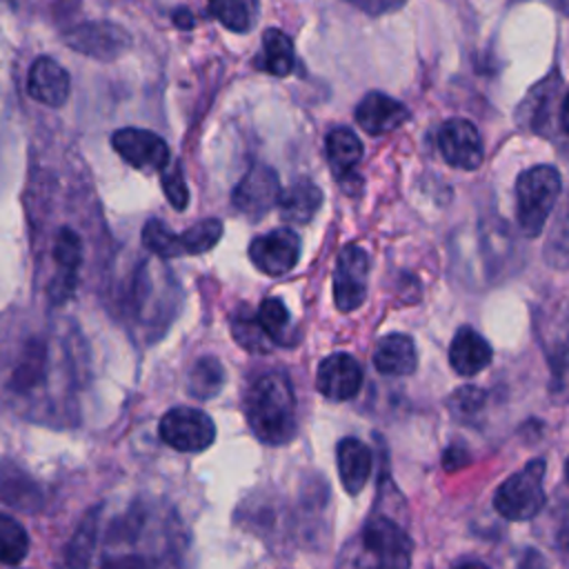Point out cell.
<instances>
[{
	"label": "cell",
	"instance_id": "cell-4",
	"mask_svg": "<svg viewBox=\"0 0 569 569\" xmlns=\"http://www.w3.org/2000/svg\"><path fill=\"white\" fill-rule=\"evenodd\" d=\"M545 469L547 462L542 458L529 460L520 471L509 476L493 493L496 511L513 522L531 520L545 507Z\"/></svg>",
	"mask_w": 569,
	"mask_h": 569
},
{
	"label": "cell",
	"instance_id": "cell-5",
	"mask_svg": "<svg viewBox=\"0 0 569 569\" xmlns=\"http://www.w3.org/2000/svg\"><path fill=\"white\" fill-rule=\"evenodd\" d=\"M158 433L176 451L200 453L213 445L216 425L202 409L173 407L160 418Z\"/></svg>",
	"mask_w": 569,
	"mask_h": 569
},
{
	"label": "cell",
	"instance_id": "cell-29",
	"mask_svg": "<svg viewBox=\"0 0 569 569\" xmlns=\"http://www.w3.org/2000/svg\"><path fill=\"white\" fill-rule=\"evenodd\" d=\"M142 244L158 258H178L182 253L180 233H173L162 220L151 218L142 227Z\"/></svg>",
	"mask_w": 569,
	"mask_h": 569
},
{
	"label": "cell",
	"instance_id": "cell-1",
	"mask_svg": "<svg viewBox=\"0 0 569 569\" xmlns=\"http://www.w3.org/2000/svg\"><path fill=\"white\" fill-rule=\"evenodd\" d=\"M244 416L253 436L271 447L287 445L298 433L296 396L282 371L262 373L247 391Z\"/></svg>",
	"mask_w": 569,
	"mask_h": 569
},
{
	"label": "cell",
	"instance_id": "cell-38",
	"mask_svg": "<svg viewBox=\"0 0 569 569\" xmlns=\"http://www.w3.org/2000/svg\"><path fill=\"white\" fill-rule=\"evenodd\" d=\"M173 22H176V27H182V29H191L193 27V18H191V13L187 9L176 11L173 13Z\"/></svg>",
	"mask_w": 569,
	"mask_h": 569
},
{
	"label": "cell",
	"instance_id": "cell-6",
	"mask_svg": "<svg viewBox=\"0 0 569 569\" xmlns=\"http://www.w3.org/2000/svg\"><path fill=\"white\" fill-rule=\"evenodd\" d=\"M280 196H282V189H280L278 173L271 167L256 162L247 169V173L236 184L231 193V202L242 216L251 220H260L267 211H271L280 202Z\"/></svg>",
	"mask_w": 569,
	"mask_h": 569
},
{
	"label": "cell",
	"instance_id": "cell-35",
	"mask_svg": "<svg viewBox=\"0 0 569 569\" xmlns=\"http://www.w3.org/2000/svg\"><path fill=\"white\" fill-rule=\"evenodd\" d=\"M347 2L358 7L365 13H371V16H380V13L393 11L400 4H405V0H347Z\"/></svg>",
	"mask_w": 569,
	"mask_h": 569
},
{
	"label": "cell",
	"instance_id": "cell-40",
	"mask_svg": "<svg viewBox=\"0 0 569 569\" xmlns=\"http://www.w3.org/2000/svg\"><path fill=\"white\" fill-rule=\"evenodd\" d=\"M565 476H567V482H569V458H567V462H565Z\"/></svg>",
	"mask_w": 569,
	"mask_h": 569
},
{
	"label": "cell",
	"instance_id": "cell-27",
	"mask_svg": "<svg viewBox=\"0 0 569 569\" xmlns=\"http://www.w3.org/2000/svg\"><path fill=\"white\" fill-rule=\"evenodd\" d=\"M209 13L227 29L244 33L256 24L258 0H209Z\"/></svg>",
	"mask_w": 569,
	"mask_h": 569
},
{
	"label": "cell",
	"instance_id": "cell-22",
	"mask_svg": "<svg viewBox=\"0 0 569 569\" xmlns=\"http://www.w3.org/2000/svg\"><path fill=\"white\" fill-rule=\"evenodd\" d=\"M258 320L264 329V333L271 338L273 345L278 347H296L300 340V331L296 329L289 309L284 307V302L276 296H269L260 302L258 307Z\"/></svg>",
	"mask_w": 569,
	"mask_h": 569
},
{
	"label": "cell",
	"instance_id": "cell-32",
	"mask_svg": "<svg viewBox=\"0 0 569 569\" xmlns=\"http://www.w3.org/2000/svg\"><path fill=\"white\" fill-rule=\"evenodd\" d=\"M160 180H162V189H164V196L171 202V207L178 209V211L187 209V204H189V189H187L180 162H169L160 171Z\"/></svg>",
	"mask_w": 569,
	"mask_h": 569
},
{
	"label": "cell",
	"instance_id": "cell-25",
	"mask_svg": "<svg viewBox=\"0 0 569 569\" xmlns=\"http://www.w3.org/2000/svg\"><path fill=\"white\" fill-rule=\"evenodd\" d=\"M293 62H296V56H293L291 38L276 27L267 29L262 33L260 67L271 76H287V73H291Z\"/></svg>",
	"mask_w": 569,
	"mask_h": 569
},
{
	"label": "cell",
	"instance_id": "cell-2",
	"mask_svg": "<svg viewBox=\"0 0 569 569\" xmlns=\"http://www.w3.org/2000/svg\"><path fill=\"white\" fill-rule=\"evenodd\" d=\"M411 553L413 545L405 527L391 516L371 513L342 545L336 569H411Z\"/></svg>",
	"mask_w": 569,
	"mask_h": 569
},
{
	"label": "cell",
	"instance_id": "cell-28",
	"mask_svg": "<svg viewBox=\"0 0 569 569\" xmlns=\"http://www.w3.org/2000/svg\"><path fill=\"white\" fill-rule=\"evenodd\" d=\"M220 238H222V222L218 218H204L180 233L182 253L184 256L207 253L218 244Z\"/></svg>",
	"mask_w": 569,
	"mask_h": 569
},
{
	"label": "cell",
	"instance_id": "cell-39",
	"mask_svg": "<svg viewBox=\"0 0 569 569\" xmlns=\"http://www.w3.org/2000/svg\"><path fill=\"white\" fill-rule=\"evenodd\" d=\"M453 569H489V567H485L482 562H476V560H465V562H458Z\"/></svg>",
	"mask_w": 569,
	"mask_h": 569
},
{
	"label": "cell",
	"instance_id": "cell-17",
	"mask_svg": "<svg viewBox=\"0 0 569 569\" xmlns=\"http://www.w3.org/2000/svg\"><path fill=\"white\" fill-rule=\"evenodd\" d=\"M371 360L382 376H409L418 367L416 342L407 333H387L378 340Z\"/></svg>",
	"mask_w": 569,
	"mask_h": 569
},
{
	"label": "cell",
	"instance_id": "cell-36",
	"mask_svg": "<svg viewBox=\"0 0 569 569\" xmlns=\"http://www.w3.org/2000/svg\"><path fill=\"white\" fill-rule=\"evenodd\" d=\"M518 569H547V565L536 549H525L522 558L518 560Z\"/></svg>",
	"mask_w": 569,
	"mask_h": 569
},
{
	"label": "cell",
	"instance_id": "cell-23",
	"mask_svg": "<svg viewBox=\"0 0 569 569\" xmlns=\"http://www.w3.org/2000/svg\"><path fill=\"white\" fill-rule=\"evenodd\" d=\"M327 160L336 178H347L362 160L360 138L345 127L329 131L327 136Z\"/></svg>",
	"mask_w": 569,
	"mask_h": 569
},
{
	"label": "cell",
	"instance_id": "cell-3",
	"mask_svg": "<svg viewBox=\"0 0 569 569\" xmlns=\"http://www.w3.org/2000/svg\"><path fill=\"white\" fill-rule=\"evenodd\" d=\"M562 189L560 173L549 164L525 169L516 180V218L527 238L540 236Z\"/></svg>",
	"mask_w": 569,
	"mask_h": 569
},
{
	"label": "cell",
	"instance_id": "cell-33",
	"mask_svg": "<svg viewBox=\"0 0 569 569\" xmlns=\"http://www.w3.org/2000/svg\"><path fill=\"white\" fill-rule=\"evenodd\" d=\"M485 400H487V393L480 387L465 385V387H460V389H456L451 393L449 409L456 416H473V413H478L485 407Z\"/></svg>",
	"mask_w": 569,
	"mask_h": 569
},
{
	"label": "cell",
	"instance_id": "cell-30",
	"mask_svg": "<svg viewBox=\"0 0 569 569\" xmlns=\"http://www.w3.org/2000/svg\"><path fill=\"white\" fill-rule=\"evenodd\" d=\"M0 558L4 565H18L29 551V536L24 527L9 513L0 520Z\"/></svg>",
	"mask_w": 569,
	"mask_h": 569
},
{
	"label": "cell",
	"instance_id": "cell-26",
	"mask_svg": "<svg viewBox=\"0 0 569 569\" xmlns=\"http://www.w3.org/2000/svg\"><path fill=\"white\" fill-rule=\"evenodd\" d=\"M231 336L242 349L251 353H267L273 345L271 338L264 333L258 313H251V309H247L244 305L238 307L231 316Z\"/></svg>",
	"mask_w": 569,
	"mask_h": 569
},
{
	"label": "cell",
	"instance_id": "cell-18",
	"mask_svg": "<svg viewBox=\"0 0 569 569\" xmlns=\"http://www.w3.org/2000/svg\"><path fill=\"white\" fill-rule=\"evenodd\" d=\"M47 367H49V349H47V342L40 340V338H29L20 353H18V360L13 365V371H11V380H9V387L16 391V393H29L33 391L38 385H42L44 380V373H47Z\"/></svg>",
	"mask_w": 569,
	"mask_h": 569
},
{
	"label": "cell",
	"instance_id": "cell-34",
	"mask_svg": "<svg viewBox=\"0 0 569 569\" xmlns=\"http://www.w3.org/2000/svg\"><path fill=\"white\" fill-rule=\"evenodd\" d=\"M469 451H467V447H462V445H449L447 449H445V453H442V467L447 469V471H458V469H462V467H467L469 465Z\"/></svg>",
	"mask_w": 569,
	"mask_h": 569
},
{
	"label": "cell",
	"instance_id": "cell-9",
	"mask_svg": "<svg viewBox=\"0 0 569 569\" xmlns=\"http://www.w3.org/2000/svg\"><path fill=\"white\" fill-rule=\"evenodd\" d=\"M51 253H53L56 271H53L51 282L47 284V293L53 305H60V302H67L78 287V271H80L82 256H84L82 238L73 229L62 227V229H58V233L53 238Z\"/></svg>",
	"mask_w": 569,
	"mask_h": 569
},
{
	"label": "cell",
	"instance_id": "cell-14",
	"mask_svg": "<svg viewBox=\"0 0 569 569\" xmlns=\"http://www.w3.org/2000/svg\"><path fill=\"white\" fill-rule=\"evenodd\" d=\"M407 118L409 109L400 100L380 91H369L356 107L358 124L371 136L389 133L398 129Z\"/></svg>",
	"mask_w": 569,
	"mask_h": 569
},
{
	"label": "cell",
	"instance_id": "cell-12",
	"mask_svg": "<svg viewBox=\"0 0 569 569\" xmlns=\"http://www.w3.org/2000/svg\"><path fill=\"white\" fill-rule=\"evenodd\" d=\"M362 378L365 373L360 362L353 356L338 351L320 360L316 371V387L325 398L333 402H347L358 396Z\"/></svg>",
	"mask_w": 569,
	"mask_h": 569
},
{
	"label": "cell",
	"instance_id": "cell-21",
	"mask_svg": "<svg viewBox=\"0 0 569 569\" xmlns=\"http://www.w3.org/2000/svg\"><path fill=\"white\" fill-rule=\"evenodd\" d=\"M322 204V191L316 182L302 178L291 182L280 196V216L293 224H307Z\"/></svg>",
	"mask_w": 569,
	"mask_h": 569
},
{
	"label": "cell",
	"instance_id": "cell-11",
	"mask_svg": "<svg viewBox=\"0 0 569 569\" xmlns=\"http://www.w3.org/2000/svg\"><path fill=\"white\" fill-rule=\"evenodd\" d=\"M438 149L447 164L473 171L482 164V140L476 124L467 118H451L438 131Z\"/></svg>",
	"mask_w": 569,
	"mask_h": 569
},
{
	"label": "cell",
	"instance_id": "cell-8",
	"mask_svg": "<svg viewBox=\"0 0 569 569\" xmlns=\"http://www.w3.org/2000/svg\"><path fill=\"white\" fill-rule=\"evenodd\" d=\"M249 258L267 276H284L300 260V238L293 229L280 227L251 240Z\"/></svg>",
	"mask_w": 569,
	"mask_h": 569
},
{
	"label": "cell",
	"instance_id": "cell-15",
	"mask_svg": "<svg viewBox=\"0 0 569 569\" xmlns=\"http://www.w3.org/2000/svg\"><path fill=\"white\" fill-rule=\"evenodd\" d=\"M336 465L342 489L349 496H358L371 478L373 453L362 440L347 436L336 445Z\"/></svg>",
	"mask_w": 569,
	"mask_h": 569
},
{
	"label": "cell",
	"instance_id": "cell-37",
	"mask_svg": "<svg viewBox=\"0 0 569 569\" xmlns=\"http://www.w3.org/2000/svg\"><path fill=\"white\" fill-rule=\"evenodd\" d=\"M558 122H560V129L569 136V91L565 93L562 102H560V113H558Z\"/></svg>",
	"mask_w": 569,
	"mask_h": 569
},
{
	"label": "cell",
	"instance_id": "cell-16",
	"mask_svg": "<svg viewBox=\"0 0 569 569\" xmlns=\"http://www.w3.org/2000/svg\"><path fill=\"white\" fill-rule=\"evenodd\" d=\"M493 358L491 345L471 327H460L449 345V365L458 376L480 373Z\"/></svg>",
	"mask_w": 569,
	"mask_h": 569
},
{
	"label": "cell",
	"instance_id": "cell-31",
	"mask_svg": "<svg viewBox=\"0 0 569 569\" xmlns=\"http://www.w3.org/2000/svg\"><path fill=\"white\" fill-rule=\"evenodd\" d=\"M551 362V396L556 402H569V336L549 356Z\"/></svg>",
	"mask_w": 569,
	"mask_h": 569
},
{
	"label": "cell",
	"instance_id": "cell-24",
	"mask_svg": "<svg viewBox=\"0 0 569 569\" xmlns=\"http://www.w3.org/2000/svg\"><path fill=\"white\" fill-rule=\"evenodd\" d=\"M224 380L222 362L213 356H200L187 373V391L196 400H211L222 391Z\"/></svg>",
	"mask_w": 569,
	"mask_h": 569
},
{
	"label": "cell",
	"instance_id": "cell-19",
	"mask_svg": "<svg viewBox=\"0 0 569 569\" xmlns=\"http://www.w3.org/2000/svg\"><path fill=\"white\" fill-rule=\"evenodd\" d=\"M69 44L87 56L111 58L127 44V33L109 22L82 24L69 33Z\"/></svg>",
	"mask_w": 569,
	"mask_h": 569
},
{
	"label": "cell",
	"instance_id": "cell-20",
	"mask_svg": "<svg viewBox=\"0 0 569 569\" xmlns=\"http://www.w3.org/2000/svg\"><path fill=\"white\" fill-rule=\"evenodd\" d=\"M558 73H551L529 91L518 109L520 127H527L536 133H549L547 127L551 122V104L558 98Z\"/></svg>",
	"mask_w": 569,
	"mask_h": 569
},
{
	"label": "cell",
	"instance_id": "cell-13",
	"mask_svg": "<svg viewBox=\"0 0 569 569\" xmlns=\"http://www.w3.org/2000/svg\"><path fill=\"white\" fill-rule=\"evenodd\" d=\"M27 91L33 100H38L47 107H62L71 91L69 73L53 58L40 56L33 60V64L29 69Z\"/></svg>",
	"mask_w": 569,
	"mask_h": 569
},
{
	"label": "cell",
	"instance_id": "cell-10",
	"mask_svg": "<svg viewBox=\"0 0 569 569\" xmlns=\"http://www.w3.org/2000/svg\"><path fill=\"white\" fill-rule=\"evenodd\" d=\"M111 144L124 162L142 171H162L171 162L167 142L158 133L147 129H138V127L118 129L111 136Z\"/></svg>",
	"mask_w": 569,
	"mask_h": 569
},
{
	"label": "cell",
	"instance_id": "cell-7",
	"mask_svg": "<svg viewBox=\"0 0 569 569\" xmlns=\"http://www.w3.org/2000/svg\"><path fill=\"white\" fill-rule=\"evenodd\" d=\"M369 256L358 244H347L338 253L333 271V302L340 311L358 309L367 298Z\"/></svg>",
	"mask_w": 569,
	"mask_h": 569
}]
</instances>
